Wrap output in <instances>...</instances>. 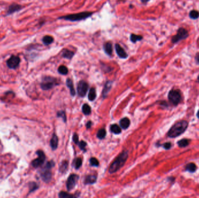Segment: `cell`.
Segmentation results:
<instances>
[{
    "label": "cell",
    "mask_w": 199,
    "mask_h": 198,
    "mask_svg": "<svg viewBox=\"0 0 199 198\" xmlns=\"http://www.w3.org/2000/svg\"><path fill=\"white\" fill-rule=\"evenodd\" d=\"M82 165V160L81 158H77L75 161V167L76 169H79Z\"/></svg>",
    "instance_id": "obj_33"
},
{
    "label": "cell",
    "mask_w": 199,
    "mask_h": 198,
    "mask_svg": "<svg viewBox=\"0 0 199 198\" xmlns=\"http://www.w3.org/2000/svg\"><path fill=\"white\" fill-rule=\"evenodd\" d=\"M67 85L70 90V92H71V95L75 96L76 94V92L75 90L74 83H73L72 80L70 79H68L67 80Z\"/></svg>",
    "instance_id": "obj_21"
},
{
    "label": "cell",
    "mask_w": 199,
    "mask_h": 198,
    "mask_svg": "<svg viewBox=\"0 0 199 198\" xmlns=\"http://www.w3.org/2000/svg\"><path fill=\"white\" fill-rule=\"evenodd\" d=\"M115 51L118 57L121 59H126L128 57V54L126 52L125 50L119 44H116L115 45Z\"/></svg>",
    "instance_id": "obj_13"
},
{
    "label": "cell",
    "mask_w": 199,
    "mask_h": 198,
    "mask_svg": "<svg viewBox=\"0 0 199 198\" xmlns=\"http://www.w3.org/2000/svg\"><path fill=\"white\" fill-rule=\"evenodd\" d=\"M189 17L192 19H197L199 17V12L196 10H192L189 12Z\"/></svg>",
    "instance_id": "obj_30"
},
{
    "label": "cell",
    "mask_w": 199,
    "mask_h": 198,
    "mask_svg": "<svg viewBox=\"0 0 199 198\" xmlns=\"http://www.w3.org/2000/svg\"><path fill=\"white\" fill-rule=\"evenodd\" d=\"M168 180L171 181H175V178L174 177H169V178H168Z\"/></svg>",
    "instance_id": "obj_40"
},
{
    "label": "cell",
    "mask_w": 199,
    "mask_h": 198,
    "mask_svg": "<svg viewBox=\"0 0 199 198\" xmlns=\"http://www.w3.org/2000/svg\"><path fill=\"white\" fill-rule=\"evenodd\" d=\"M90 164L91 166L97 167L99 165V162H98L97 159L95 158H91L90 159Z\"/></svg>",
    "instance_id": "obj_34"
},
{
    "label": "cell",
    "mask_w": 199,
    "mask_h": 198,
    "mask_svg": "<svg viewBox=\"0 0 199 198\" xmlns=\"http://www.w3.org/2000/svg\"><path fill=\"white\" fill-rule=\"evenodd\" d=\"M78 145H79V147L80 148L81 150L85 152L86 151V142L83 141H81L79 142L78 143Z\"/></svg>",
    "instance_id": "obj_36"
},
{
    "label": "cell",
    "mask_w": 199,
    "mask_h": 198,
    "mask_svg": "<svg viewBox=\"0 0 199 198\" xmlns=\"http://www.w3.org/2000/svg\"><path fill=\"white\" fill-rule=\"evenodd\" d=\"M128 158V152L125 151L120 153L119 156L115 159L109 169V173L111 174L114 173L124 166L125 162Z\"/></svg>",
    "instance_id": "obj_2"
},
{
    "label": "cell",
    "mask_w": 199,
    "mask_h": 198,
    "mask_svg": "<svg viewBox=\"0 0 199 198\" xmlns=\"http://www.w3.org/2000/svg\"><path fill=\"white\" fill-rule=\"evenodd\" d=\"M37 154L39 157L37 158L34 159L32 163L33 167H34L35 168H37L41 166H42L43 164L44 163V161L46 160L45 154L42 151H38L37 152Z\"/></svg>",
    "instance_id": "obj_9"
},
{
    "label": "cell",
    "mask_w": 199,
    "mask_h": 198,
    "mask_svg": "<svg viewBox=\"0 0 199 198\" xmlns=\"http://www.w3.org/2000/svg\"><path fill=\"white\" fill-rule=\"evenodd\" d=\"M197 80H198V81H199V76H198V77H197Z\"/></svg>",
    "instance_id": "obj_44"
},
{
    "label": "cell",
    "mask_w": 199,
    "mask_h": 198,
    "mask_svg": "<svg viewBox=\"0 0 199 198\" xmlns=\"http://www.w3.org/2000/svg\"><path fill=\"white\" fill-rule=\"evenodd\" d=\"M73 141L76 144H78V143L79 142V136L76 133L74 134L73 136Z\"/></svg>",
    "instance_id": "obj_38"
},
{
    "label": "cell",
    "mask_w": 199,
    "mask_h": 198,
    "mask_svg": "<svg viewBox=\"0 0 199 198\" xmlns=\"http://www.w3.org/2000/svg\"><path fill=\"white\" fill-rule=\"evenodd\" d=\"M197 170V166L194 163H189L186 165L185 166V171H188L191 173H193L196 172Z\"/></svg>",
    "instance_id": "obj_19"
},
{
    "label": "cell",
    "mask_w": 199,
    "mask_h": 198,
    "mask_svg": "<svg viewBox=\"0 0 199 198\" xmlns=\"http://www.w3.org/2000/svg\"><path fill=\"white\" fill-rule=\"evenodd\" d=\"M197 117L199 119V110H198V112H197Z\"/></svg>",
    "instance_id": "obj_43"
},
{
    "label": "cell",
    "mask_w": 199,
    "mask_h": 198,
    "mask_svg": "<svg viewBox=\"0 0 199 198\" xmlns=\"http://www.w3.org/2000/svg\"><path fill=\"white\" fill-rule=\"evenodd\" d=\"M140 1H142V2H143V3H144V4H146V3L148 2V1H149L150 0H140Z\"/></svg>",
    "instance_id": "obj_42"
},
{
    "label": "cell",
    "mask_w": 199,
    "mask_h": 198,
    "mask_svg": "<svg viewBox=\"0 0 199 198\" xmlns=\"http://www.w3.org/2000/svg\"><path fill=\"white\" fill-rule=\"evenodd\" d=\"M54 164L55 163L53 161L49 162L46 164L45 167L41 170V177L43 180L45 181L46 182H48L51 180V177H52L51 169L52 167L54 166Z\"/></svg>",
    "instance_id": "obj_5"
},
{
    "label": "cell",
    "mask_w": 199,
    "mask_h": 198,
    "mask_svg": "<svg viewBox=\"0 0 199 198\" xmlns=\"http://www.w3.org/2000/svg\"><path fill=\"white\" fill-rule=\"evenodd\" d=\"M82 112L85 115H89L91 113V108L88 104H84L82 106Z\"/></svg>",
    "instance_id": "obj_29"
},
{
    "label": "cell",
    "mask_w": 199,
    "mask_h": 198,
    "mask_svg": "<svg viewBox=\"0 0 199 198\" xmlns=\"http://www.w3.org/2000/svg\"><path fill=\"white\" fill-rule=\"evenodd\" d=\"M93 13L92 12H82L77 13L70 14L68 15L61 17H59V19H63L65 21H71V22H77V21L85 20L86 19L90 17L93 15Z\"/></svg>",
    "instance_id": "obj_3"
},
{
    "label": "cell",
    "mask_w": 199,
    "mask_h": 198,
    "mask_svg": "<svg viewBox=\"0 0 199 198\" xmlns=\"http://www.w3.org/2000/svg\"><path fill=\"white\" fill-rule=\"evenodd\" d=\"M57 116L58 118H63L64 122H66L67 121V116H66V114H65V113L64 111L63 110H61V111H59L57 113Z\"/></svg>",
    "instance_id": "obj_35"
},
{
    "label": "cell",
    "mask_w": 199,
    "mask_h": 198,
    "mask_svg": "<svg viewBox=\"0 0 199 198\" xmlns=\"http://www.w3.org/2000/svg\"><path fill=\"white\" fill-rule=\"evenodd\" d=\"M21 62L20 57L17 55H12L10 58L6 61V64L7 67L10 69L15 70L19 66V65Z\"/></svg>",
    "instance_id": "obj_8"
},
{
    "label": "cell",
    "mask_w": 199,
    "mask_h": 198,
    "mask_svg": "<svg viewBox=\"0 0 199 198\" xmlns=\"http://www.w3.org/2000/svg\"><path fill=\"white\" fill-rule=\"evenodd\" d=\"M106 134H107L106 130L104 129H100V130L98 131L97 136L99 139L102 140V139H104L105 137Z\"/></svg>",
    "instance_id": "obj_31"
},
{
    "label": "cell",
    "mask_w": 199,
    "mask_h": 198,
    "mask_svg": "<svg viewBox=\"0 0 199 198\" xmlns=\"http://www.w3.org/2000/svg\"><path fill=\"white\" fill-rule=\"evenodd\" d=\"M189 37L188 30L183 28H180L178 30L176 35H174L171 39V42L173 44H176L180 41L185 40Z\"/></svg>",
    "instance_id": "obj_6"
},
{
    "label": "cell",
    "mask_w": 199,
    "mask_h": 198,
    "mask_svg": "<svg viewBox=\"0 0 199 198\" xmlns=\"http://www.w3.org/2000/svg\"><path fill=\"white\" fill-rule=\"evenodd\" d=\"M96 98V91L94 88H91L89 91V93L88 95V98L90 101H94Z\"/></svg>",
    "instance_id": "obj_27"
},
{
    "label": "cell",
    "mask_w": 199,
    "mask_h": 198,
    "mask_svg": "<svg viewBox=\"0 0 199 198\" xmlns=\"http://www.w3.org/2000/svg\"><path fill=\"white\" fill-rule=\"evenodd\" d=\"M111 86H112V82L111 81H107L105 83L103 91H102V96H103V97L107 96L109 91L111 88Z\"/></svg>",
    "instance_id": "obj_20"
},
{
    "label": "cell",
    "mask_w": 199,
    "mask_h": 198,
    "mask_svg": "<svg viewBox=\"0 0 199 198\" xmlns=\"http://www.w3.org/2000/svg\"><path fill=\"white\" fill-rule=\"evenodd\" d=\"M110 130L115 134H119L121 133V129L117 125H113L110 127Z\"/></svg>",
    "instance_id": "obj_25"
},
{
    "label": "cell",
    "mask_w": 199,
    "mask_h": 198,
    "mask_svg": "<svg viewBox=\"0 0 199 198\" xmlns=\"http://www.w3.org/2000/svg\"><path fill=\"white\" fill-rule=\"evenodd\" d=\"M97 176L96 175H89L86 176L84 180L85 184H92L96 182Z\"/></svg>",
    "instance_id": "obj_15"
},
{
    "label": "cell",
    "mask_w": 199,
    "mask_h": 198,
    "mask_svg": "<svg viewBox=\"0 0 199 198\" xmlns=\"http://www.w3.org/2000/svg\"><path fill=\"white\" fill-rule=\"evenodd\" d=\"M188 125V121L185 120L177 121L168 131L167 136L171 138H175L182 135L187 130Z\"/></svg>",
    "instance_id": "obj_1"
},
{
    "label": "cell",
    "mask_w": 199,
    "mask_h": 198,
    "mask_svg": "<svg viewBox=\"0 0 199 198\" xmlns=\"http://www.w3.org/2000/svg\"><path fill=\"white\" fill-rule=\"evenodd\" d=\"M143 39V36L140 35L132 34L130 36V40L133 43H136L137 41H141Z\"/></svg>",
    "instance_id": "obj_26"
},
{
    "label": "cell",
    "mask_w": 199,
    "mask_h": 198,
    "mask_svg": "<svg viewBox=\"0 0 199 198\" xmlns=\"http://www.w3.org/2000/svg\"><path fill=\"white\" fill-rule=\"evenodd\" d=\"M54 38L51 35H48L44 36L42 39L43 43L46 45H50L54 42Z\"/></svg>",
    "instance_id": "obj_22"
},
{
    "label": "cell",
    "mask_w": 199,
    "mask_h": 198,
    "mask_svg": "<svg viewBox=\"0 0 199 198\" xmlns=\"http://www.w3.org/2000/svg\"><path fill=\"white\" fill-rule=\"evenodd\" d=\"M120 124L121 128L125 130L129 127L130 124H131V121H130V120L128 118H123L120 120Z\"/></svg>",
    "instance_id": "obj_18"
},
{
    "label": "cell",
    "mask_w": 199,
    "mask_h": 198,
    "mask_svg": "<svg viewBox=\"0 0 199 198\" xmlns=\"http://www.w3.org/2000/svg\"><path fill=\"white\" fill-rule=\"evenodd\" d=\"M88 88H89V84H87V82H86L84 80L80 81L77 87L78 94L79 96L81 97H84L85 96L88 90Z\"/></svg>",
    "instance_id": "obj_10"
},
{
    "label": "cell",
    "mask_w": 199,
    "mask_h": 198,
    "mask_svg": "<svg viewBox=\"0 0 199 198\" xmlns=\"http://www.w3.org/2000/svg\"><path fill=\"white\" fill-rule=\"evenodd\" d=\"M74 55L75 53L73 51H71L68 49H64L63 51L62 57L68 59H71Z\"/></svg>",
    "instance_id": "obj_16"
},
{
    "label": "cell",
    "mask_w": 199,
    "mask_h": 198,
    "mask_svg": "<svg viewBox=\"0 0 199 198\" xmlns=\"http://www.w3.org/2000/svg\"><path fill=\"white\" fill-rule=\"evenodd\" d=\"M68 162L67 160H64L61 163L59 167V171L62 173H65L67 171L68 167Z\"/></svg>",
    "instance_id": "obj_24"
},
{
    "label": "cell",
    "mask_w": 199,
    "mask_h": 198,
    "mask_svg": "<svg viewBox=\"0 0 199 198\" xmlns=\"http://www.w3.org/2000/svg\"><path fill=\"white\" fill-rule=\"evenodd\" d=\"M58 73L63 75H66L68 73V69L65 66L61 65L58 69Z\"/></svg>",
    "instance_id": "obj_28"
},
{
    "label": "cell",
    "mask_w": 199,
    "mask_h": 198,
    "mask_svg": "<svg viewBox=\"0 0 199 198\" xmlns=\"http://www.w3.org/2000/svg\"><path fill=\"white\" fill-rule=\"evenodd\" d=\"M104 50L105 53L109 57H111L113 55V44L111 42H107L104 44Z\"/></svg>",
    "instance_id": "obj_14"
},
{
    "label": "cell",
    "mask_w": 199,
    "mask_h": 198,
    "mask_svg": "<svg viewBox=\"0 0 199 198\" xmlns=\"http://www.w3.org/2000/svg\"><path fill=\"white\" fill-rule=\"evenodd\" d=\"M58 145V138L56 134H54L50 141V145L52 150H55Z\"/></svg>",
    "instance_id": "obj_17"
},
{
    "label": "cell",
    "mask_w": 199,
    "mask_h": 198,
    "mask_svg": "<svg viewBox=\"0 0 199 198\" xmlns=\"http://www.w3.org/2000/svg\"><path fill=\"white\" fill-rule=\"evenodd\" d=\"M79 176L75 174H71L69 176L67 182V188L68 191H69L74 188L76 185L77 182L79 180Z\"/></svg>",
    "instance_id": "obj_11"
},
{
    "label": "cell",
    "mask_w": 199,
    "mask_h": 198,
    "mask_svg": "<svg viewBox=\"0 0 199 198\" xmlns=\"http://www.w3.org/2000/svg\"><path fill=\"white\" fill-rule=\"evenodd\" d=\"M57 82L56 79L50 76H46L43 79L41 87L44 90H48L53 88L54 85H57Z\"/></svg>",
    "instance_id": "obj_7"
},
{
    "label": "cell",
    "mask_w": 199,
    "mask_h": 198,
    "mask_svg": "<svg viewBox=\"0 0 199 198\" xmlns=\"http://www.w3.org/2000/svg\"><path fill=\"white\" fill-rule=\"evenodd\" d=\"M91 125H92V123H91V121H89L87 123V124H86V127H87V129L91 128Z\"/></svg>",
    "instance_id": "obj_39"
},
{
    "label": "cell",
    "mask_w": 199,
    "mask_h": 198,
    "mask_svg": "<svg viewBox=\"0 0 199 198\" xmlns=\"http://www.w3.org/2000/svg\"><path fill=\"white\" fill-rule=\"evenodd\" d=\"M196 60L199 63V53L197 54V55L196 56Z\"/></svg>",
    "instance_id": "obj_41"
},
{
    "label": "cell",
    "mask_w": 199,
    "mask_h": 198,
    "mask_svg": "<svg viewBox=\"0 0 199 198\" xmlns=\"http://www.w3.org/2000/svg\"><path fill=\"white\" fill-rule=\"evenodd\" d=\"M159 146H163V148L166 150H169L172 147V144H171V142H165L164 144H163V145H160Z\"/></svg>",
    "instance_id": "obj_37"
},
{
    "label": "cell",
    "mask_w": 199,
    "mask_h": 198,
    "mask_svg": "<svg viewBox=\"0 0 199 198\" xmlns=\"http://www.w3.org/2000/svg\"><path fill=\"white\" fill-rule=\"evenodd\" d=\"M178 147L180 148H186L189 145L190 140L186 138H183L177 142Z\"/></svg>",
    "instance_id": "obj_23"
},
{
    "label": "cell",
    "mask_w": 199,
    "mask_h": 198,
    "mask_svg": "<svg viewBox=\"0 0 199 198\" xmlns=\"http://www.w3.org/2000/svg\"><path fill=\"white\" fill-rule=\"evenodd\" d=\"M59 197L61 198H74L75 197L74 195L69 194L68 193L65 192H61L59 193Z\"/></svg>",
    "instance_id": "obj_32"
},
{
    "label": "cell",
    "mask_w": 199,
    "mask_h": 198,
    "mask_svg": "<svg viewBox=\"0 0 199 198\" xmlns=\"http://www.w3.org/2000/svg\"><path fill=\"white\" fill-rule=\"evenodd\" d=\"M23 8V6L17 3H12L8 6V10L6 13V16L11 15L13 13H15L17 12L20 11Z\"/></svg>",
    "instance_id": "obj_12"
},
{
    "label": "cell",
    "mask_w": 199,
    "mask_h": 198,
    "mask_svg": "<svg viewBox=\"0 0 199 198\" xmlns=\"http://www.w3.org/2000/svg\"><path fill=\"white\" fill-rule=\"evenodd\" d=\"M168 98L174 106H177L182 101L181 91L179 89H172L168 92Z\"/></svg>",
    "instance_id": "obj_4"
}]
</instances>
